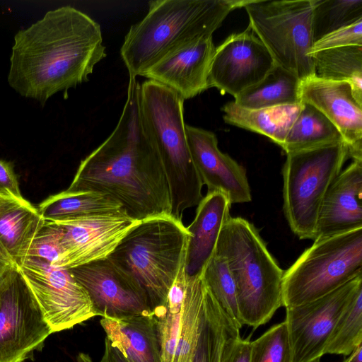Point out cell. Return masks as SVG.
I'll list each match as a JSON object with an SVG mask.
<instances>
[{"label":"cell","mask_w":362,"mask_h":362,"mask_svg":"<svg viewBox=\"0 0 362 362\" xmlns=\"http://www.w3.org/2000/svg\"><path fill=\"white\" fill-rule=\"evenodd\" d=\"M343 362H362V344H359Z\"/></svg>","instance_id":"60d3db41"},{"label":"cell","mask_w":362,"mask_h":362,"mask_svg":"<svg viewBox=\"0 0 362 362\" xmlns=\"http://www.w3.org/2000/svg\"><path fill=\"white\" fill-rule=\"evenodd\" d=\"M16 267L11 258L0 245V279L12 268Z\"/></svg>","instance_id":"ab89813d"},{"label":"cell","mask_w":362,"mask_h":362,"mask_svg":"<svg viewBox=\"0 0 362 362\" xmlns=\"http://www.w3.org/2000/svg\"><path fill=\"white\" fill-rule=\"evenodd\" d=\"M359 228H362V161L353 160L335 178L322 199L314 240Z\"/></svg>","instance_id":"d6986e66"},{"label":"cell","mask_w":362,"mask_h":362,"mask_svg":"<svg viewBox=\"0 0 362 362\" xmlns=\"http://www.w3.org/2000/svg\"><path fill=\"white\" fill-rule=\"evenodd\" d=\"M286 155L284 213L299 238L314 240L320 205L349 158L348 147L342 141Z\"/></svg>","instance_id":"ba28073f"},{"label":"cell","mask_w":362,"mask_h":362,"mask_svg":"<svg viewBox=\"0 0 362 362\" xmlns=\"http://www.w3.org/2000/svg\"><path fill=\"white\" fill-rule=\"evenodd\" d=\"M53 334L17 266L0 279V362H25Z\"/></svg>","instance_id":"30bf717a"},{"label":"cell","mask_w":362,"mask_h":362,"mask_svg":"<svg viewBox=\"0 0 362 362\" xmlns=\"http://www.w3.org/2000/svg\"><path fill=\"white\" fill-rule=\"evenodd\" d=\"M100 362H131L117 347L105 337V347Z\"/></svg>","instance_id":"f35d334b"},{"label":"cell","mask_w":362,"mask_h":362,"mask_svg":"<svg viewBox=\"0 0 362 362\" xmlns=\"http://www.w3.org/2000/svg\"><path fill=\"white\" fill-rule=\"evenodd\" d=\"M88 293L101 317H121L152 311L139 284L108 257L69 269Z\"/></svg>","instance_id":"9a60e30c"},{"label":"cell","mask_w":362,"mask_h":362,"mask_svg":"<svg viewBox=\"0 0 362 362\" xmlns=\"http://www.w3.org/2000/svg\"><path fill=\"white\" fill-rule=\"evenodd\" d=\"M215 48L212 35L196 38L168 53L143 76L170 88L184 100L192 98L209 88Z\"/></svg>","instance_id":"ac0fdd59"},{"label":"cell","mask_w":362,"mask_h":362,"mask_svg":"<svg viewBox=\"0 0 362 362\" xmlns=\"http://www.w3.org/2000/svg\"><path fill=\"white\" fill-rule=\"evenodd\" d=\"M313 362H320V359H319V360H316V361H313Z\"/></svg>","instance_id":"7bdbcfd3"},{"label":"cell","mask_w":362,"mask_h":362,"mask_svg":"<svg viewBox=\"0 0 362 362\" xmlns=\"http://www.w3.org/2000/svg\"><path fill=\"white\" fill-rule=\"evenodd\" d=\"M205 291L202 272L187 275L173 362L193 361L201 332Z\"/></svg>","instance_id":"4316f807"},{"label":"cell","mask_w":362,"mask_h":362,"mask_svg":"<svg viewBox=\"0 0 362 362\" xmlns=\"http://www.w3.org/2000/svg\"><path fill=\"white\" fill-rule=\"evenodd\" d=\"M342 141L339 130L320 111L302 103L281 148L288 153Z\"/></svg>","instance_id":"484cf974"},{"label":"cell","mask_w":362,"mask_h":362,"mask_svg":"<svg viewBox=\"0 0 362 362\" xmlns=\"http://www.w3.org/2000/svg\"><path fill=\"white\" fill-rule=\"evenodd\" d=\"M45 219L29 201L0 215V245L18 266L28 257L32 243Z\"/></svg>","instance_id":"603a6c76"},{"label":"cell","mask_w":362,"mask_h":362,"mask_svg":"<svg viewBox=\"0 0 362 362\" xmlns=\"http://www.w3.org/2000/svg\"><path fill=\"white\" fill-rule=\"evenodd\" d=\"M185 132L192 161L207 193L221 192L231 204L250 202L245 169L220 151L216 134L187 124Z\"/></svg>","instance_id":"2e32d148"},{"label":"cell","mask_w":362,"mask_h":362,"mask_svg":"<svg viewBox=\"0 0 362 362\" xmlns=\"http://www.w3.org/2000/svg\"><path fill=\"white\" fill-rule=\"evenodd\" d=\"M0 187L8 189L18 197H23L12 164L1 159H0Z\"/></svg>","instance_id":"74e56055"},{"label":"cell","mask_w":362,"mask_h":362,"mask_svg":"<svg viewBox=\"0 0 362 362\" xmlns=\"http://www.w3.org/2000/svg\"><path fill=\"white\" fill-rule=\"evenodd\" d=\"M318 78L349 82L362 105V46L329 49L310 54Z\"/></svg>","instance_id":"f1b7e54d"},{"label":"cell","mask_w":362,"mask_h":362,"mask_svg":"<svg viewBox=\"0 0 362 362\" xmlns=\"http://www.w3.org/2000/svg\"><path fill=\"white\" fill-rule=\"evenodd\" d=\"M302 103L261 109H246L233 101L225 104L223 119L228 124L247 129L269 137L281 147Z\"/></svg>","instance_id":"7402d4cb"},{"label":"cell","mask_w":362,"mask_h":362,"mask_svg":"<svg viewBox=\"0 0 362 362\" xmlns=\"http://www.w3.org/2000/svg\"><path fill=\"white\" fill-rule=\"evenodd\" d=\"M215 254L223 257L234 279L241 322L257 329L282 306L284 271L257 228L241 217L223 226Z\"/></svg>","instance_id":"277c9868"},{"label":"cell","mask_w":362,"mask_h":362,"mask_svg":"<svg viewBox=\"0 0 362 362\" xmlns=\"http://www.w3.org/2000/svg\"><path fill=\"white\" fill-rule=\"evenodd\" d=\"M238 331L206 285L201 332L192 362H221L227 341Z\"/></svg>","instance_id":"83f0119b"},{"label":"cell","mask_w":362,"mask_h":362,"mask_svg":"<svg viewBox=\"0 0 362 362\" xmlns=\"http://www.w3.org/2000/svg\"><path fill=\"white\" fill-rule=\"evenodd\" d=\"M45 220H62L124 210L110 195L96 191L64 190L50 195L38 205Z\"/></svg>","instance_id":"d4e9b609"},{"label":"cell","mask_w":362,"mask_h":362,"mask_svg":"<svg viewBox=\"0 0 362 362\" xmlns=\"http://www.w3.org/2000/svg\"><path fill=\"white\" fill-rule=\"evenodd\" d=\"M300 80L289 71L275 65L258 83L250 87L233 101L246 109H261L301 104Z\"/></svg>","instance_id":"cb8c5ba5"},{"label":"cell","mask_w":362,"mask_h":362,"mask_svg":"<svg viewBox=\"0 0 362 362\" xmlns=\"http://www.w3.org/2000/svg\"><path fill=\"white\" fill-rule=\"evenodd\" d=\"M54 221L64 229L62 253L54 265L66 269L107 258L139 222L124 210Z\"/></svg>","instance_id":"5bb4252c"},{"label":"cell","mask_w":362,"mask_h":362,"mask_svg":"<svg viewBox=\"0 0 362 362\" xmlns=\"http://www.w3.org/2000/svg\"><path fill=\"white\" fill-rule=\"evenodd\" d=\"M189 235L182 221L172 216L149 218L133 227L108 258L139 284L153 310L166 301Z\"/></svg>","instance_id":"8992f818"},{"label":"cell","mask_w":362,"mask_h":362,"mask_svg":"<svg viewBox=\"0 0 362 362\" xmlns=\"http://www.w3.org/2000/svg\"><path fill=\"white\" fill-rule=\"evenodd\" d=\"M106 338L131 362H160V348L153 310L121 317H101Z\"/></svg>","instance_id":"44dd1931"},{"label":"cell","mask_w":362,"mask_h":362,"mask_svg":"<svg viewBox=\"0 0 362 362\" xmlns=\"http://www.w3.org/2000/svg\"><path fill=\"white\" fill-rule=\"evenodd\" d=\"M301 103L320 111L339 130L348 147L349 157L362 161V105L351 84L313 76L300 81Z\"/></svg>","instance_id":"e0dca14e"},{"label":"cell","mask_w":362,"mask_h":362,"mask_svg":"<svg viewBox=\"0 0 362 362\" xmlns=\"http://www.w3.org/2000/svg\"><path fill=\"white\" fill-rule=\"evenodd\" d=\"M249 25L275 64L300 81L315 76L310 55L314 43L312 0H246Z\"/></svg>","instance_id":"9c48e42d"},{"label":"cell","mask_w":362,"mask_h":362,"mask_svg":"<svg viewBox=\"0 0 362 362\" xmlns=\"http://www.w3.org/2000/svg\"><path fill=\"white\" fill-rule=\"evenodd\" d=\"M140 85L129 76L127 100L116 127L81 160L66 189L107 194L138 221L171 216L165 170L141 119Z\"/></svg>","instance_id":"6da1fadb"},{"label":"cell","mask_w":362,"mask_h":362,"mask_svg":"<svg viewBox=\"0 0 362 362\" xmlns=\"http://www.w3.org/2000/svg\"><path fill=\"white\" fill-rule=\"evenodd\" d=\"M362 344V287L349 303L331 334L325 354L349 356Z\"/></svg>","instance_id":"d6a6232c"},{"label":"cell","mask_w":362,"mask_h":362,"mask_svg":"<svg viewBox=\"0 0 362 362\" xmlns=\"http://www.w3.org/2000/svg\"><path fill=\"white\" fill-rule=\"evenodd\" d=\"M250 338L243 339L238 331L227 341L221 362H250Z\"/></svg>","instance_id":"8d00e7d4"},{"label":"cell","mask_w":362,"mask_h":362,"mask_svg":"<svg viewBox=\"0 0 362 362\" xmlns=\"http://www.w3.org/2000/svg\"><path fill=\"white\" fill-rule=\"evenodd\" d=\"M187 276L185 257L170 287L165 303L153 310L160 343V362H173Z\"/></svg>","instance_id":"f546056e"},{"label":"cell","mask_w":362,"mask_h":362,"mask_svg":"<svg viewBox=\"0 0 362 362\" xmlns=\"http://www.w3.org/2000/svg\"><path fill=\"white\" fill-rule=\"evenodd\" d=\"M362 287V275L311 302L286 308L292 362H313L325 355L341 313Z\"/></svg>","instance_id":"7c38bea8"},{"label":"cell","mask_w":362,"mask_h":362,"mask_svg":"<svg viewBox=\"0 0 362 362\" xmlns=\"http://www.w3.org/2000/svg\"><path fill=\"white\" fill-rule=\"evenodd\" d=\"M184 101L175 91L156 81L148 79L140 85L142 124L165 170L171 216L180 221L185 211L201 202L204 185L187 144Z\"/></svg>","instance_id":"5b68a950"},{"label":"cell","mask_w":362,"mask_h":362,"mask_svg":"<svg viewBox=\"0 0 362 362\" xmlns=\"http://www.w3.org/2000/svg\"><path fill=\"white\" fill-rule=\"evenodd\" d=\"M314 42L362 18V0H312Z\"/></svg>","instance_id":"4dcf8cb0"},{"label":"cell","mask_w":362,"mask_h":362,"mask_svg":"<svg viewBox=\"0 0 362 362\" xmlns=\"http://www.w3.org/2000/svg\"><path fill=\"white\" fill-rule=\"evenodd\" d=\"M276 65L251 27L233 33L215 48L209 87L234 98L261 81Z\"/></svg>","instance_id":"4fadbf2b"},{"label":"cell","mask_w":362,"mask_h":362,"mask_svg":"<svg viewBox=\"0 0 362 362\" xmlns=\"http://www.w3.org/2000/svg\"><path fill=\"white\" fill-rule=\"evenodd\" d=\"M250 362H292L284 321L273 325L259 337L251 341Z\"/></svg>","instance_id":"836d02e7"},{"label":"cell","mask_w":362,"mask_h":362,"mask_svg":"<svg viewBox=\"0 0 362 362\" xmlns=\"http://www.w3.org/2000/svg\"><path fill=\"white\" fill-rule=\"evenodd\" d=\"M106 56L100 25L72 6H62L16 34L8 82L21 96L45 103L87 82Z\"/></svg>","instance_id":"7a4b0ae2"},{"label":"cell","mask_w":362,"mask_h":362,"mask_svg":"<svg viewBox=\"0 0 362 362\" xmlns=\"http://www.w3.org/2000/svg\"><path fill=\"white\" fill-rule=\"evenodd\" d=\"M17 267L52 333L98 316L88 293L69 269L34 257Z\"/></svg>","instance_id":"8fae6325"},{"label":"cell","mask_w":362,"mask_h":362,"mask_svg":"<svg viewBox=\"0 0 362 362\" xmlns=\"http://www.w3.org/2000/svg\"><path fill=\"white\" fill-rule=\"evenodd\" d=\"M63 237L62 226L54 221L45 220L32 243L28 257L41 259L54 265L62 253Z\"/></svg>","instance_id":"e575fe53"},{"label":"cell","mask_w":362,"mask_h":362,"mask_svg":"<svg viewBox=\"0 0 362 362\" xmlns=\"http://www.w3.org/2000/svg\"><path fill=\"white\" fill-rule=\"evenodd\" d=\"M246 0H156L148 2L145 17L132 25L120 49L133 77L146 71L182 45L210 36L228 13Z\"/></svg>","instance_id":"3957f363"},{"label":"cell","mask_w":362,"mask_h":362,"mask_svg":"<svg viewBox=\"0 0 362 362\" xmlns=\"http://www.w3.org/2000/svg\"><path fill=\"white\" fill-rule=\"evenodd\" d=\"M202 276L222 309L240 329L243 324L237 304L235 285L226 259L214 253L202 271Z\"/></svg>","instance_id":"1f68e13d"},{"label":"cell","mask_w":362,"mask_h":362,"mask_svg":"<svg viewBox=\"0 0 362 362\" xmlns=\"http://www.w3.org/2000/svg\"><path fill=\"white\" fill-rule=\"evenodd\" d=\"M354 45L362 46V18L315 41L310 49V55L322 50Z\"/></svg>","instance_id":"d590c367"},{"label":"cell","mask_w":362,"mask_h":362,"mask_svg":"<svg viewBox=\"0 0 362 362\" xmlns=\"http://www.w3.org/2000/svg\"><path fill=\"white\" fill-rule=\"evenodd\" d=\"M76 362H93L89 354L80 352L76 356Z\"/></svg>","instance_id":"b9f144b4"},{"label":"cell","mask_w":362,"mask_h":362,"mask_svg":"<svg viewBox=\"0 0 362 362\" xmlns=\"http://www.w3.org/2000/svg\"><path fill=\"white\" fill-rule=\"evenodd\" d=\"M362 275V228L314 240L284 272L282 306L320 298Z\"/></svg>","instance_id":"52a82bcc"},{"label":"cell","mask_w":362,"mask_h":362,"mask_svg":"<svg viewBox=\"0 0 362 362\" xmlns=\"http://www.w3.org/2000/svg\"><path fill=\"white\" fill-rule=\"evenodd\" d=\"M231 204L221 192L207 193L197 206L195 216L186 227L187 240L185 271L188 276L202 272L214 255L224 223L230 217Z\"/></svg>","instance_id":"ffe728a7"}]
</instances>
